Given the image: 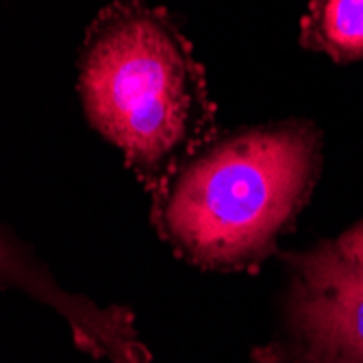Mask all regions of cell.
Masks as SVG:
<instances>
[{
    "label": "cell",
    "instance_id": "1",
    "mask_svg": "<svg viewBox=\"0 0 363 363\" xmlns=\"http://www.w3.org/2000/svg\"><path fill=\"white\" fill-rule=\"evenodd\" d=\"M79 96L87 122L150 196L216 140L205 68L170 13L144 0H113L91 20Z\"/></svg>",
    "mask_w": 363,
    "mask_h": 363
},
{
    "label": "cell",
    "instance_id": "3",
    "mask_svg": "<svg viewBox=\"0 0 363 363\" xmlns=\"http://www.w3.org/2000/svg\"><path fill=\"white\" fill-rule=\"evenodd\" d=\"M287 335L257 350L259 363H363V270L335 242L289 255Z\"/></svg>",
    "mask_w": 363,
    "mask_h": 363
},
{
    "label": "cell",
    "instance_id": "5",
    "mask_svg": "<svg viewBox=\"0 0 363 363\" xmlns=\"http://www.w3.org/2000/svg\"><path fill=\"white\" fill-rule=\"evenodd\" d=\"M301 44L337 63L363 59V0H309Z\"/></svg>",
    "mask_w": 363,
    "mask_h": 363
},
{
    "label": "cell",
    "instance_id": "2",
    "mask_svg": "<svg viewBox=\"0 0 363 363\" xmlns=\"http://www.w3.org/2000/svg\"><path fill=\"white\" fill-rule=\"evenodd\" d=\"M315 166L318 135L303 122L211 140L152 194V224L194 266L250 270L303 207Z\"/></svg>",
    "mask_w": 363,
    "mask_h": 363
},
{
    "label": "cell",
    "instance_id": "4",
    "mask_svg": "<svg viewBox=\"0 0 363 363\" xmlns=\"http://www.w3.org/2000/svg\"><path fill=\"white\" fill-rule=\"evenodd\" d=\"M0 283L24 289L68 320L77 346L87 354L111 363H150V352L135 331L133 313L124 307H98L83 296L61 289L42 263L5 230H0Z\"/></svg>",
    "mask_w": 363,
    "mask_h": 363
},
{
    "label": "cell",
    "instance_id": "6",
    "mask_svg": "<svg viewBox=\"0 0 363 363\" xmlns=\"http://www.w3.org/2000/svg\"><path fill=\"white\" fill-rule=\"evenodd\" d=\"M335 246L340 248V252H342L350 263H354L357 268L363 270V222L357 224V226H352V228L348 230V233H344V235L335 242Z\"/></svg>",
    "mask_w": 363,
    "mask_h": 363
}]
</instances>
